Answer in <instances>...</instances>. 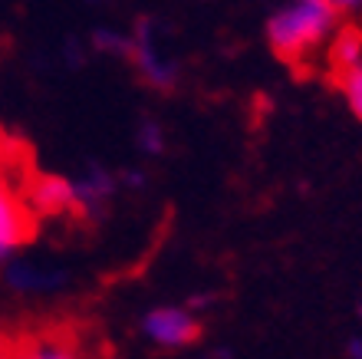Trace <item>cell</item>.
<instances>
[{
	"label": "cell",
	"instance_id": "6da1fadb",
	"mask_svg": "<svg viewBox=\"0 0 362 359\" xmlns=\"http://www.w3.org/2000/svg\"><path fill=\"white\" fill-rule=\"evenodd\" d=\"M336 27V10L326 7L323 0H296L293 7L280 10L267 23L270 50L280 63L303 76V69L313 67V57L326 33Z\"/></svg>",
	"mask_w": 362,
	"mask_h": 359
},
{
	"label": "cell",
	"instance_id": "7a4b0ae2",
	"mask_svg": "<svg viewBox=\"0 0 362 359\" xmlns=\"http://www.w3.org/2000/svg\"><path fill=\"white\" fill-rule=\"evenodd\" d=\"M37 234H40V217L33 215V208L10 188L7 181L0 178V261L13 247L37 241Z\"/></svg>",
	"mask_w": 362,
	"mask_h": 359
},
{
	"label": "cell",
	"instance_id": "3957f363",
	"mask_svg": "<svg viewBox=\"0 0 362 359\" xmlns=\"http://www.w3.org/2000/svg\"><path fill=\"white\" fill-rule=\"evenodd\" d=\"M145 333H148V340H155L165 350H181V346H194L201 340L204 326L188 310L165 307V310H155L145 317Z\"/></svg>",
	"mask_w": 362,
	"mask_h": 359
},
{
	"label": "cell",
	"instance_id": "277c9868",
	"mask_svg": "<svg viewBox=\"0 0 362 359\" xmlns=\"http://www.w3.org/2000/svg\"><path fill=\"white\" fill-rule=\"evenodd\" d=\"M362 63V30L356 23L343 27L336 33L333 47H329V57H326V76H329V86L339 89L346 76L353 73L356 67Z\"/></svg>",
	"mask_w": 362,
	"mask_h": 359
},
{
	"label": "cell",
	"instance_id": "5b68a950",
	"mask_svg": "<svg viewBox=\"0 0 362 359\" xmlns=\"http://www.w3.org/2000/svg\"><path fill=\"white\" fill-rule=\"evenodd\" d=\"M339 89H343L346 103H349V109H353L356 115L362 119V63L353 69V73L346 76L343 83H339Z\"/></svg>",
	"mask_w": 362,
	"mask_h": 359
},
{
	"label": "cell",
	"instance_id": "8992f818",
	"mask_svg": "<svg viewBox=\"0 0 362 359\" xmlns=\"http://www.w3.org/2000/svg\"><path fill=\"white\" fill-rule=\"evenodd\" d=\"M142 142H145V149H148V152L162 149V135H158V129H155V125H148V129L142 132Z\"/></svg>",
	"mask_w": 362,
	"mask_h": 359
},
{
	"label": "cell",
	"instance_id": "52a82bcc",
	"mask_svg": "<svg viewBox=\"0 0 362 359\" xmlns=\"http://www.w3.org/2000/svg\"><path fill=\"white\" fill-rule=\"evenodd\" d=\"M323 4H326V7H333L336 13H339V10H353L359 0H323Z\"/></svg>",
	"mask_w": 362,
	"mask_h": 359
},
{
	"label": "cell",
	"instance_id": "ba28073f",
	"mask_svg": "<svg viewBox=\"0 0 362 359\" xmlns=\"http://www.w3.org/2000/svg\"><path fill=\"white\" fill-rule=\"evenodd\" d=\"M0 359H13V353H10V333H0Z\"/></svg>",
	"mask_w": 362,
	"mask_h": 359
},
{
	"label": "cell",
	"instance_id": "9c48e42d",
	"mask_svg": "<svg viewBox=\"0 0 362 359\" xmlns=\"http://www.w3.org/2000/svg\"><path fill=\"white\" fill-rule=\"evenodd\" d=\"M349 356H353V359H362V343H349Z\"/></svg>",
	"mask_w": 362,
	"mask_h": 359
},
{
	"label": "cell",
	"instance_id": "30bf717a",
	"mask_svg": "<svg viewBox=\"0 0 362 359\" xmlns=\"http://www.w3.org/2000/svg\"><path fill=\"white\" fill-rule=\"evenodd\" d=\"M4 139H7V132H4V129H0V149H4Z\"/></svg>",
	"mask_w": 362,
	"mask_h": 359
},
{
	"label": "cell",
	"instance_id": "8fae6325",
	"mask_svg": "<svg viewBox=\"0 0 362 359\" xmlns=\"http://www.w3.org/2000/svg\"><path fill=\"white\" fill-rule=\"evenodd\" d=\"M359 313H362V307H359Z\"/></svg>",
	"mask_w": 362,
	"mask_h": 359
}]
</instances>
